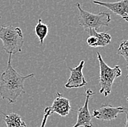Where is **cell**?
I'll use <instances>...</instances> for the list:
<instances>
[{
    "mask_svg": "<svg viewBox=\"0 0 128 127\" xmlns=\"http://www.w3.org/2000/svg\"><path fill=\"white\" fill-rule=\"evenodd\" d=\"M128 112V107L124 106L114 107L110 104H103L92 112V117L102 120H112L116 119L120 113Z\"/></svg>",
    "mask_w": 128,
    "mask_h": 127,
    "instance_id": "obj_5",
    "label": "cell"
},
{
    "mask_svg": "<svg viewBox=\"0 0 128 127\" xmlns=\"http://www.w3.org/2000/svg\"><path fill=\"white\" fill-rule=\"evenodd\" d=\"M95 93L91 90L88 89L86 91V99L84 104L82 107H80L77 110V120L73 127H94L92 123V116L89 111L88 103L90 98Z\"/></svg>",
    "mask_w": 128,
    "mask_h": 127,
    "instance_id": "obj_8",
    "label": "cell"
},
{
    "mask_svg": "<svg viewBox=\"0 0 128 127\" xmlns=\"http://www.w3.org/2000/svg\"><path fill=\"white\" fill-rule=\"evenodd\" d=\"M2 18V17H1V16H0V18Z\"/></svg>",
    "mask_w": 128,
    "mask_h": 127,
    "instance_id": "obj_17",
    "label": "cell"
},
{
    "mask_svg": "<svg viewBox=\"0 0 128 127\" xmlns=\"http://www.w3.org/2000/svg\"><path fill=\"white\" fill-rule=\"evenodd\" d=\"M125 114H126V123H125V127H128V112H126Z\"/></svg>",
    "mask_w": 128,
    "mask_h": 127,
    "instance_id": "obj_15",
    "label": "cell"
},
{
    "mask_svg": "<svg viewBox=\"0 0 128 127\" xmlns=\"http://www.w3.org/2000/svg\"><path fill=\"white\" fill-rule=\"evenodd\" d=\"M84 61L82 60L76 67L74 68L69 67H68L70 70L71 75L67 83L65 84V87L66 88H77L83 87L88 84V82L82 73V69L84 67Z\"/></svg>",
    "mask_w": 128,
    "mask_h": 127,
    "instance_id": "obj_7",
    "label": "cell"
},
{
    "mask_svg": "<svg viewBox=\"0 0 128 127\" xmlns=\"http://www.w3.org/2000/svg\"><path fill=\"white\" fill-rule=\"evenodd\" d=\"M76 6L80 12L79 24L87 32L90 29H95L97 31L100 27L108 26L112 21L111 16L108 13L100 12L98 14H93L83 10L80 2H77Z\"/></svg>",
    "mask_w": 128,
    "mask_h": 127,
    "instance_id": "obj_4",
    "label": "cell"
},
{
    "mask_svg": "<svg viewBox=\"0 0 128 127\" xmlns=\"http://www.w3.org/2000/svg\"><path fill=\"white\" fill-rule=\"evenodd\" d=\"M127 101H128V98H127Z\"/></svg>",
    "mask_w": 128,
    "mask_h": 127,
    "instance_id": "obj_16",
    "label": "cell"
},
{
    "mask_svg": "<svg viewBox=\"0 0 128 127\" xmlns=\"http://www.w3.org/2000/svg\"><path fill=\"white\" fill-rule=\"evenodd\" d=\"M88 32L90 37L87 39V44L90 47H105L111 42L112 37L106 32H98L95 29H90Z\"/></svg>",
    "mask_w": 128,
    "mask_h": 127,
    "instance_id": "obj_10",
    "label": "cell"
},
{
    "mask_svg": "<svg viewBox=\"0 0 128 127\" xmlns=\"http://www.w3.org/2000/svg\"><path fill=\"white\" fill-rule=\"evenodd\" d=\"M50 115L47 114V113H44V116H43V119H42V123H41V126L40 127H45V125H46V123H47V120H48V117Z\"/></svg>",
    "mask_w": 128,
    "mask_h": 127,
    "instance_id": "obj_14",
    "label": "cell"
},
{
    "mask_svg": "<svg viewBox=\"0 0 128 127\" xmlns=\"http://www.w3.org/2000/svg\"><path fill=\"white\" fill-rule=\"evenodd\" d=\"M0 40L2 41L4 50L9 55L21 52L24 39L19 27L0 25Z\"/></svg>",
    "mask_w": 128,
    "mask_h": 127,
    "instance_id": "obj_2",
    "label": "cell"
},
{
    "mask_svg": "<svg viewBox=\"0 0 128 127\" xmlns=\"http://www.w3.org/2000/svg\"><path fill=\"white\" fill-rule=\"evenodd\" d=\"M71 110L72 107L69 100L64 97L60 93L58 92L56 93L52 104L50 107H47L44 110V112L47 113L49 115L53 113H56L64 117L69 114Z\"/></svg>",
    "mask_w": 128,
    "mask_h": 127,
    "instance_id": "obj_6",
    "label": "cell"
},
{
    "mask_svg": "<svg viewBox=\"0 0 128 127\" xmlns=\"http://www.w3.org/2000/svg\"><path fill=\"white\" fill-rule=\"evenodd\" d=\"M116 53L120 56H122L126 61L127 65V70H128V75H126L125 78H128V40H123L121 42L119 48L117 50Z\"/></svg>",
    "mask_w": 128,
    "mask_h": 127,
    "instance_id": "obj_13",
    "label": "cell"
},
{
    "mask_svg": "<svg viewBox=\"0 0 128 127\" xmlns=\"http://www.w3.org/2000/svg\"><path fill=\"white\" fill-rule=\"evenodd\" d=\"M97 56L100 67V94H104V96H107L112 92V86L115 79L122 75V70L119 65H116L113 68L107 65L99 52L97 53Z\"/></svg>",
    "mask_w": 128,
    "mask_h": 127,
    "instance_id": "obj_3",
    "label": "cell"
},
{
    "mask_svg": "<svg viewBox=\"0 0 128 127\" xmlns=\"http://www.w3.org/2000/svg\"><path fill=\"white\" fill-rule=\"evenodd\" d=\"M48 32H49V27L48 25L42 23V20L41 18H39L37 24L35 26V33L37 37L39 38L41 45L43 44L44 40L48 35Z\"/></svg>",
    "mask_w": 128,
    "mask_h": 127,
    "instance_id": "obj_12",
    "label": "cell"
},
{
    "mask_svg": "<svg viewBox=\"0 0 128 127\" xmlns=\"http://www.w3.org/2000/svg\"><path fill=\"white\" fill-rule=\"evenodd\" d=\"M12 55H9L6 70L1 75L0 96L3 99L8 100L10 104L17 102L18 98L25 93L24 81L34 76V74L21 75L12 67Z\"/></svg>",
    "mask_w": 128,
    "mask_h": 127,
    "instance_id": "obj_1",
    "label": "cell"
},
{
    "mask_svg": "<svg viewBox=\"0 0 128 127\" xmlns=\"http://www.w3.org/2000/svg\"><path fill=\"white\" fill-rule=\"evenodd\" d=\"M4 121L7 127H27L26 123L21 119V117L17 113H10L9 115L4 114Z\"/></svg>",
    "mask_w": 128,
    "mask_h": 127,
    "instance_id": "obj_11",
    "label": "cell"
},
{
    "mask_svg": "<svg viewBox=\"0 0 128 127\" xmlns=\"http://www.w3.org/2000/svg\"><path fill=\"white\" fill-rule=\"evenodd\" d=\"M92 2L108 8L114 13L120 16L123 20L128 22V0H121L116 2H103L94 0Z\"/></svg>",
    "mask_w": 128,
    "mask_h": 127,
    "instance_id": "obj_9",
    "label": "cell"
}]
</instances>
